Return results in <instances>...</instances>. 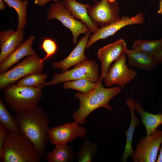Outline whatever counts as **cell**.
<instances>
[{"mask_svg":"<svg viewBox=\"0 0 162 162\" xmlns=\"http://www.w3.org/2000/svg\"><path fill=\"white\" fill-rule=\"evenodd\" d=\"M15 119L20 132L32 143L41 159L45 153L49 141L50 119L42 107L37 106L16 113Z\"/></svg>","mask_w":162,"mask_h":162,"instance_id":"1","label":"cell"},{"mask_svg":"<svg viewBox=\"0 0 162 162\" xmlns=\"http://www.w3.org/2000/svg\"><path fill=\"white\" fill-rule=\"evenodd\" d=\"M98 83V86L87 94L77 92L75 94V97L80 100V106L72 116L79 124H85L88 115L98 108L104 107L112 110V108L109 104V102L121 92V88L119 86L107 88L102 86L101 82Z\"/></svg>","mask_w":162,"mask_h":162,"instance_id":"2","label":"cell"},{"mask_svg":"<svg viewBox=\"0 0 162 162\" xmlns=\"http://www.w3.org/2000/svg\"><path fill=\"white\" fill-rule=\"evenodd\" d=\"M40 158L31 142L21 133L8 131L0 155L3 162H39Z\"/></svg>","mask_w":162,"mask_h":162,"instance_id":"3","label":"cell"},{"mask_svg":"<svg viewBox=\"0 0 162 162\" xmlns=\"http://www.w3.org/2000/svg\"><path fill=\"white\" fill-rule=\"evenodd\" d=\"M41 89L13 83L3 89L4 99L12 111L16 113L23 112L38 106L43 96Z\"/></svg>","mask_w":162,"mask_h":162,"instance_id":"4","label":"cell"},{"mask_svg":"<svg viewBox=\"0 0 162 162\" xmlns=\"http://www.w3.org/2000/svg\"><path fill=\"white\" fill-rule=\"evenodd\" d=\"M98 64L93 60L88 59L76 65L73 69L62 72L61 74L54 73L52 79L40 85L38 87L52 86L62 82L73 80L85 79L98 83L100 76Z\"/></svg>","mask_w":162,"mask_h":162,"instance_id":"5","label":"cell"},{"mask_svg":"<svg viewBox=\"0 0 162 162\" xmlns=\"http://www.w3.org/2000/svg\"><path fill=\"white\" fill-rule=\"evenodd\" d=\"M44 62L36 53L24 58L16 66L0 74V89L32 73H42Z\"/></svg>","mask_w":162,"mask_h":162,"instance_id":"6","label":"cell"},{"mask_svg":"<svg viewBox=\"0 0 162 162\" xmlns=\"http://www.w3.org/2000/svg\"><path fill=\"white\" fill-rule=\"evenodd\" d=\"M48 19H56L68 28L73 34L72 42L74 44L78 41L77 38L81 34L90 31L82 22L78 21L66 8L63 2H57L51 4L46 15Z\"/></svg>","mask_w":162,"mask_h":162,"instance_id":"7","label":"cell"},{"mask_svg":"<svg viewBox=\"0 0 162 162\" xmlns=\"http://www.w3.org/2000/svg\"><path fill=\"white\" fill-rule=\"evenodd\" d=\"M162 143V130L156 129L150 135L142 136L139 139L132 157V161H156L158 152Z\"/></svg>","mask_w":162,"mask_h":162,"instance_id":"8","label":"cell"},{"mask_svg":"<svg viewBox=\"0 0 162 162\" xmlns=\"http://www.w3.org/2000/svg\"><path fill=\"white\" fill-rule=\"evenodd\" d=\"M126 60V54L123 53L110 66L104 79L106 86L109 87L117 84L123 88L126 84L137 76V71L128 68Z\"/></svg>","mask_w":162,"mask_h":162,"instance_id":"9","label":"cell"},{"mask_svg":"<svg viewBox=\"0 0 162 162\" xmlns=\"http://www.w3.org/2000/svg\"><path fill=\"white\" fill-rule=\"evenodd\" d=\"M119 10L117 1L111 2L108 0H101L94 5H90L87 11L94 24L101 28L120 20Z\"/></svg>","mask_w":162,"mask_h":162,"instance_id":"10","label":"cell"},{"mask_svg":"<svg viewBox=\"0 0 162 162\" xmlns=\"http://www.w3.org/2000/svg\"><path fill=\"white\" fill-rule=\"evenodd\" d=\"M87 130L84 126H80L76 122H67L50 128L49 141L52 145L67 143L74 141L77 137L85 138Z\"/></svg>","mask_w":162,"mask_h":162,"instance_id":"11","label":"cell"},{"mask_svg":"<svg viewBox=\"0 0 162 162\" xmlns=\"http://www.w3.org/2000/svg\"><path fill=\"white\" fill-rule=\"evenodd\" d=\"M144 18L142 13L137 14L134 16L130 17L124 16L119 20L106 26L100 28L89 38L86 48L88 49L94 43L101 39H106L113 35L122 28L134 24L144 23Z\"/></svg>","mask_w":162,"mask_h":162,"instance_id":"12","label":"cell"},{"mask_svg":"<svg viewBox=\"0 0 162 162\" xmlns=\"http://www.w3.org/2000/svg\"><path fill=\"white\" fill-rule=\"evenodd\" d=\"M128 48L125 40L121 38L100 49L97 56L101 62V71L99 82H101L105 77L112 63Z\"/></svg>","mask_w":162,"mask_h":162,"instance_id":"13","label":"cell"},{"mask_svg":"<svg viewBox=\"0 0 162 162\" xmlns=\"http://www.w3.org/2000/svg\"><path fill=\"white\" fill-rule=\"evenodd\" d=\"M91 32L89 31L85 34L80 40L70 54L65 59L59 62H54L52 64L53 68H59L64 72L72 66L88 60L84 52Z\"/></svg>","mask_w":162,"mask_h":162,"instance_id":"14","label":"cell"},{"mask_svg":"<svg viewBox=\"0 0 162 162\" xmlns=\"http://www.w3.org/2000/svg\"><path fill=\"white\" fill-rule=\"evenodd\" d=\"M23 29H9L0 32V63L22 43Z\"/></svg>","mask_w":162,"mask_h":162,"instance_id":"15","label":"cell"},{"mask_svg":"<svg viewBox=\"0 0 162 162\" xmlns=\"http://www.w3.org/2000/svg\"><path fill=\"white\" fill-rule=\"evenodd\" d=\"M34 37L31 35L0 63V72L3 73L24 57L36 54L32 48Z\"/></svg>","mask_w":162,"mask_h":162,"instance_id":"16","label":"cell"},{"mask_svg":"<svg viewBox=\"0 0 162 162\" xmlns=\"http://www.w3.org/2000/svg\"><path fill=\"white\" fill-rule=\"evenodd\" d=\"M125 53L128 58V65L140 70L150 71L158 64L154 57L142 51L128 49Z\"/></svg>","mask_w":162,"mask_h":162,"instance_id":"17","label":"cell"},{"mask_svg":"<svg viewBox=\"0 0 162 162\" xmlns=\"http://www.w3.org/2000/svg\"><path fill=\"white\" fill-rule=\"evenodd\" d=\"M66 8L75 18L84 23L93 34L99 29L93 22L89 16L87 9L90 5L79 3L76 0H63V2Z\"/></svg>","mask_w":162,"mask_h":162,"instance_id":"18","label":"cell"},{"mask_svg":"<svg viewBox=\"0 0 162 162\" xmlns=\"http://www.w3.org/2000/svg\"><path fill=\"white\" fill-rule=\"evenodd\" d=\"M125 104L130 109L131 114V120L129 127L126 130V142L123 153L121 158L122 161L126 162L128 157H132L134 151L132 148V142L133 135L135 128L140 122V120L136 116L134 113L135 110V102L130 98H127L125 101Z\"/></svg>","mask_w":162,"mask_h":162,"instance_id":"19","label":"cell"},{"mask_svg":"<svg viewBox=\"0 0 162 162\" xmlns=\"http://www.w3.org/2000/svg\"><path fill=\"white\" fill-rule=\"evenodd\" d=\"M134 106L135 110L140 116L141 123L145 127L146 136L152 134L162 124V113L154 114L148 112L143 109L137 101L135 102Z\"/></svg>","mask_w":162,"mask_h":162,"instance_id":"20","label":"cell"},{"mask_svg":"<svg viewBox=\"0 0 162 162\" xmlns=\"http://www.w3.org/2000/svg\"><path fill=\"white\" fill-rule=\"evenodd\" d=\"M48 162H72L76 156L71 147L67 143L56 145L51 152L46 154Z\"/></svg>","mask_w":162,"mask_h":162,"instance_id":"21","label":"cell"},{"mask_svg":"<svg viewBox=\"0 0 162 162\" xmlns=\"http://www.w3.org/2000/svg\"><path fill=\"white\" fill-rule=\"evenodd\" d=\"M132 49L142 51L154 58L162 50V38L151 40L138 39L134 42Z\"/></svg>","mask_w":162,"mask_h":162,"instance_id":"22","label":"cell"},{"mask_svg":"<svg viewBox=\"0 0 162 162\" xmlns=\"http://www.w3.org/2000/svg\"><path fill=\"white\" fill-rule=\"evenodd\" d=\"M9 8H13L18 15L17 30L23 29L26 23L28 2L27 0H3Z\"/></svg>","mask_w":162,"mask_h":162,"instance_id":"23","label":"cell"},{"mask_svg":"<svg viewBox=\"0 0 162 162\" xmlns=\"http://www.w3.org/2000/svg\"><path fill=\"white\" fill-rule=\"evenodd\" d=\"M0 125L9 132L20 133L15 120L6 108L2 98H0Z\"/></svg>","mask_w":162,"mask_h":162,"instance_id":"24","label":"cell"},{"mask_svg":"<svg viewBox=\"0 0 162 162\" xmlns=\"http://www.w3.org/2000/svg\"><path fill=\"white\" fill-rule=\"evenodd\" d=\"M97 144L92 143L88 140H85L78 151L76 153L78 161H92L97 152Z\"/></svg>","mask_w":162,"mask_h":162,"instance_id":"25","label":"cell"},{"mask_svg":"<svg viewBox=\"0 0 162 162\" xmlns=\"http://www.w3.org/2000/svg\"><path fill=\"white\" fill-rule=\"evenodd\" d=\"M98 83L94 82L85 79L73 80L64 82L63 87L65 89L77 90L83 94H87L98 85Z\"/></svg>","mask_w":162,"mask_h":162,"instance_id":"26","label":"cell"},{"mask_svg":"<svg viewBox=\"0 0 162 162\" xmlns=\"http://www.w3.org/2000/svg\"><path fill=\"white\" fill-rule=\"evenodd\" d=\"M47 76L44 74L32 73L17 81L16 84L19 86L38 87L46 82Z\"/></svg>","mask_w":162,"mask_h":162,"instance_id":"27","label":"cell"},{"mask_svg":"<svg viewBox=\"0 0 162 162\" xmlns=\"http://www.w3.org/2000/svg\"><path fill=\"white\" fill-rule=\"evenodd\" d=\"M40 47L46 53L45 56L42 58L43 62L53 56L56 53L57 50L56 42L50 38L44 39Z\"/></svg>","mask_w":162,"mask_h":162,"instance_id":"28","label":"cell"},{"mask_svg":"<svg viewBox=\"0 0 162 162\" xmlns=\"http://www.w3.org/2000/svg\"><path fill=\"white\" fill-rule=\"evenodd\" d=\"M8 131L0 125V155L2 154L5 136Z\"/></svg>","mask_w":162,"mask_h":162,"instance_id":"29","label":"cell"},{"mask_svg":"<svg viewBox=\"0 0 162 162\" xmlns=\"http://www.w3.org/2000/svg\"><path fill=\"white\" fill-rule=\"evenodd\" d=\"M59 0H34L35 4L40 6H44L48 2L51 1L57 2Z\"/></svg>","mask_w":162,"mask_h":162,"instance_id":"30","label":"cell"},{"mask_svg":"<svg viewBox=\"0 0 162 162\" xmlns=\"http://www.w3.org/2000/svg\"><path fill=\"white\" fill-rule=\"evenodd\" d=\"M154 58L158 63H162V50Z\"/></svg>","mask_w":162,"mask_h":162,"instance_id":"31","label":"cell"},{"mask_svg":"<svg viewBox=\"0 0 162 162\" xmlns=\"http://www.w3.org/2000/svg\"><path fill=\"white\" fill-rule=\"evenodd\" d=\"M159 150H160L159 154L156 162H162V146H160Z\"/></svg>","mask_w":162,"mask_h":162,"instance_id":"32","label":"cell"},{"mask_svg":"<svg viewBox=\"0 0 162 162\" xmlns=\"http://www.w3.org/2000/svg\"><path fill=\"white\" fill-rule=\"evenodd\" d=\"M5 2L3 0H0V10H4L5 8Z\"/></svg>","mask_w":162,"mask_h":162,"instance_id":"33","label":"cell"},{"mask_svg":"<svg viewBox=\"0 0 162 162\" xmlns=\"http://www.w3.org/2000/svg\"><path fill=\"white\" fill-rule=\"evenodd\" d=\"M158 13L162 15V0H160Z\"/></svg>","mask_w":162,"mask_h":162,"instance_id":"34","label":"cell"},{"mask_svg":"<svg viewBox=\"0 0 162 162\" xmlns=\"http://www.w3.org/2000/svg\"><path fill=\"white\" fill-rule=\"evenodd\" d=\"M108 0L111 2H114L116 1V0Z\"/></svg>","mask_w":162,"mask_h":162,"instance_id":"35","label":"cell"},{"mask_svg":"<svg viewBox=\"0 0 162 162\" xmlns=\"http://www.w3.org/2000/svg\"><path fill=\"white\" fill-rule=\"evenodd\" d=\"M93 2L96 3L98 0H91Z\"/></svg>","mask_w":162,"mask_h":162,"instance_id":"36","label":"cell"}]
</instances>
